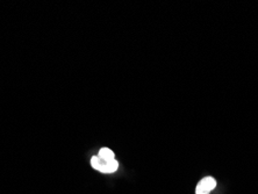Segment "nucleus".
<instances>
[{
	"instance_id": "obj_2",
	"label": "nucleus",
	"mask_w": 258,
	"mask_h": 194,
	"mask_svg": "<svg viewBox=\"0 0 258 194\" xmlns=\"http://www.w3.org/2000/svg\"><path fill=\"white\" fill-rule=\"evenodd\" d=\"M216 186V180L213 177H206L199 181L197 186L196 194H210L212 189H214Z\"/></svg>"
},
{
	"instance_id": "obj_1",
	"label": "nucleus",
	"mask_w": 258,
	"mask_h": 194,
	"mask_svg": "<svg viewBox=\"0 0 258 194\" xmlns=\"http://www.w3.org/2000/svg\"><path fill=\"white\" fill-rule=\"evenodd\" d=\"M91 165L96 170L100 171L101 173H113L119 167V162L116 159H113L111 162H105L98 157V156H94L91 159Z\"/></svg>"
},
{
	"instance_id": "obj_3",
	"label": "nucleus",
	"mask_w": 258,
	"mask_h": 194,
	"mask_svg": "<svg viewBox=\"0 0 258 194\" xmlns=\"http://www.w3.org/2000/svg\"><path fill=\"white\" fill-rule=\"evenodd\" d=\"M98 157L105 162H111L113 159H115L114 153H113L111 149H108V148H102V149H100L99 154H98Z\"/></svg>"
}]
</instances>
